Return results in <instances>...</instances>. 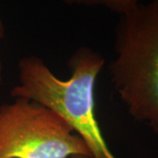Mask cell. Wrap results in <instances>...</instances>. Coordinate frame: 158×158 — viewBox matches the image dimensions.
Wrapping results in <instances>:
<instances>
[{
	"mask_svg": "<svg viewBox=\"0 0 158 158\" xmlns=\"http://www.w3.org/2000/svg\"><path fill=\"white\" fill-rule=\"evenodd\" d=\"M100 53L80 47L68 61L70 76L57 77L36 56L19 61V83L11 97L25 98L53 110L85 141L91 158H116L108 147L95 112V85L105 65Z\"/></svg>",
	"mask_w": 158,
	"mask_h": 158,
	"instance_id": "cell-1",
	"label": "cell"
},
{
	"mask_svg": "<svg viewBox=\"0 0 158 158\" xmlns=\"http://www.w3.org/2000/svg\"><path fill=\"white\" fill-rule=\"evenodd\" d=\"M114 51V90L130 116L158 135V0L136 1L118 16Z\"/></svg>",
	"mask_w": 158,
	"mask_h": 158,
	"instance_id": "cell-2",
	"label": "cell"
},
{
	"mask_svg": "<svg viewBox=\"0 0 158 158\" xmlns=\"http://www.w3.org/2000/svg\"><path fill=\"white\" fill-rule=\"evenodd\" d=\"M91 158L56 113L25 98L0 106V158Z\"/></svg>",
	"mask_w": 158,
	"mask_h": 158,
	"instance_id": "cell-3",
	"label": "cell"
},
{
	"mask_svg": "<svg viewBox=\"0 0 158 158\" xmlns=\"http://www.w3.org/2000/svg\"><path fill=\"white\" fill-rule=\"evenodd\" d=\"M136 1L137 0H107V1H94V2L98 3V5L106 6L111 11L116 12L119 16L129 11L135 6Z\"/></svg>",
	"mask_w": 158,
	"mask_h": 158,
	"instance_id": "cell-4",
	"label": "cell"
},
{
	"mask_svg": "<svg viewBox=\"0 0 158 158\" xmlns=\"http://www.w3.org/2000/svg\"><path fill=\"white\" fill-rule=\"evenodd\" d=\"M6 34V29H5V25L3 23V20L0 18V40H2L5 37ZM3 84V64L0 60V89Z\"/></svg>",
	"mask_w": 158,
	"mask_h": 158,
	"instance_id": "cell-5",
	"label": "cell"
},
{
	"mask_svg": "<svg viewBox=\"0 0 158 158\" xmlns=\"http://www.w3.org/2000/svg\"><path fill=\"white\" fill-rule=\"evenodd\" d=\"M75 158H82V157H75Z\"/></svg>",
	"mask_w": 158,
	"mask_h": 158,
	"instance_id": "cell-6",
	"label": "cell"
}]
</instances>
